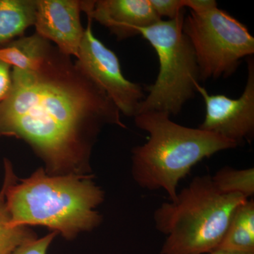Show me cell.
I'll list each match as a JSON object with an SVG mask.
<instances>
[{
	"mask_svg": "<svg viewBox=\"0 0 254 254\" xmlns=\"http://www.w3.org/2000/svg\"><path fill=\"white\" fill-rule=\"evenodd\" d=\"M108 125L127 128L106 93L54 45L36 69L12 68L11 91L0 103V137L26 142L46 173L89 175L93 146Z\"/></svg>",
	"mask_w": 254,
	"mask_h": 254,
	"instance_id": "1",
	"label": "cell"
},
{
	"mask_svg": "<svg viewBox=\"0 0 254 254\" xmlns=\"http://www.w3.org/2000/svg\"><path fill=\"white\" fill-rule=\"evenodd\" d=\"M4 168L5 204L14 226L46 227L72 240L101 223L97 208L105 193L91 174L50 175L41 168L17 182L8 159Z\"/></svg>",
	"mask_w": 254,
	"mask_h": 254,
	"instance_id": "2",
	"label": "cell"
},
{
	"mask_svg": "<svg viewBox=\"0 0 254 254\" xmlns=\"http://www.w3.org/2000/svg\"><path fill=\"white\" fill-rule=\"evenodd\" d=\"M133 118L148 137L131 150L133 180L143 190H163L171 201L176 198L180 182L197 163L237 147L219 135L174 123L163 112H144Z\"/></svg>",
	"mask_w": 254,
	"mask_h": 254,
	"instance_id": "3",
	"label": "cell"
},
{
	"mask_svg": "<svg viewBox=\"0 0 254 254\" xmlns=\"http://www.w3.org/2000/svg\"><path fill=\"white\" fill-rule=\"evenodd\" d=\"M240 194H222L211 176L194 177L174 200L153 213L155 228L166 238L160 254H205L217 250L234 213L247 201Z\"/></svg>",
	"mask_w": 254,
	"mask_h": 254,
	"instance_id": "4",
	"label": "cell"
},
{
	"mask_svg": "<svg viewBox=\"0 0 254 254\" xmlns=\"http://www.w3.org/2000/svg\"><path fill=\"white\" fill-rule=\"evenodd\" d=\"M185 10L174 19L160 20L138 30L140 36L156 52L159 72L138 113L158 111L177 115L184 105L195 96L200 84V72L195 53L182 31Z\"/></svg>",
	"mask_w": 254,
	"mask_h": 254,
	"instance_id": "5",
	"label": "cell"
},
{
	"mask_svg": "<svg viewBox=\"0 0 254 254\" xmlns=\"http://www.w3.org/2000/svg\"><path fill=\"white\" fill-rule=\"evenodd\" d=\"M182 31L194 51L200 81L230 77L254 54V38L247 26L218 7L200 14L190 11Z\"/></svg>",
	"mask_w": 254,
	"mask_h": 254,
	"instance_id": "6",
	"label": "cell"
},
{
	"mask_svg": "<svg viewBox=\"0 0 254 254\" xmlns=\"http://www.w3.org/2000/svg\"><path fill=\"white\" fill-rule=\"evenodd\" d=\"M84 30L76 64L109 97L120 113L134 118L145 97V88L127 79L118 57L95 36L91 18Z\"/></svg>",
	"mask_w": 254,
	"mask_h": 254,
	"instance_id": "7",
	"label": "cell"
},
{
	"mask_svg": "<svg viewBox=\"0 0 254 254\" xmlns=\"http://www.w3.org/2000/svg\"><path fill=\"white\" fill-rule=\"evenodd\" d=\"M248 77L242 95L231 98L223 94H210L198 85L205 107L200 129L226 138L239 145L251 143L254 136V60L247 58Z\"/></svg>",
	"mask_w": 254,
	"mask_h": 254,
	"instance_id": "8",
	"label": "cell"
},
{
	"mask_svg": "<svg viewBox=\"0 0 254 254\" xmlns=\"http://www.w3.org/2000/svg\"><path fill=\"white\" fill-rule=\"evenodd\" d=\"M81 12L78 0H37L36 33L63 54L76 58L85 30Z\"/></svg>",
	"mask_w": 254,
	"mask_h": 254,
	"instance_id": "9",
	"label": "cell"
},
{
	"mask_svg": "<svg viewBox=\"0 0 254 254\" xmlns=\"http://www.w3.org/2000/svg\"><path fill=\"white\" fill-rule=\"evenodd\" d=\"M81 10L87 17L108 28L118 41L138 36L140 28L162 20L149 0L81 1Z\"/></svg>",
	"mask_w": 254,
	"mask_h": 254,
	"instance_id": "10",
	"label": "cell"
},
{
	"mask_svg": "<svg viewBox=\"0 0 254 254\" xmlns=\"http://www.w3.org/2000/svg\"><path fill=\"white\" fill-rule=\"evenodd\" d=\"M37 0H0V47L34 26Z\"/></svg>",
	"mask_w": 254,
	"mask_h": 254,
	"instance_id": "11",
	"label": "cell"
},
{
	"mask_svg": "<svg viewBox=\"0 0 254 254\" xmlns=\"http://www.w3.org/2000/svg\"><path fill=\"white\" fill-rule=\"evenodd\" d=\"M51 45L36 33L32 36H22L0 47V60L18 69H36Z\"/></svg>",
	"mask_w": 254,
	"mask_h": 254,
	"instance_id": "12",
	"label": "cell"
},
{
	"mask_svg": "<svg viewBox=\"0 0 254 254\" xmlns=\"http://www.w3.org/2000/svg\"><path fill=\"white\" fill-rule=\"evenodd\" d=\"M217 250L254 254L253 199L247 200L237 208Z\"/></svg>",
	"mask_w": 254,
	"mask_h": 254,
	"instance_id": "13",
	"label": "cell"
},
{
	"mask_svg": "<svg viewBox=\"0 0 254 254\" xmlns=\"http://www.w3.org/2000/svg\"><path fill=\"white\" fill-rule=\"evenodd\" d=\"M212 180L222 194H240L247 199L254 195V168L238 170L224 167L217 172Z\"/></svg>",
	"mask_w": 254,
	"mask_h": 254,
	"instance_id": "14",
	"label": "cell"
},
{
	"mask_svg": "<svg viewBox=\"0 0 254 254\" xmlns=\"http://www.w3.org/2000/svg\"><path fill=\"white\" fill-rule=\"evenodd\" d=\"M27 227H15L11 224L5 204V186L0 190V254H11L19 246L36 238Z\"/></svg>",
	"mask_w": 254,
	"mask_h": 254,
	"instance_id": "15",
	"label": "cell"
},
{
	"mask_svg": "<svg viewBox=\"0 0 254 254\" xmlns=\"http://www.w3.org/2000/svg\"><path fill=\"white\" fill-rule=\"evenodd\" d=\"M58 233L51 232L41 238L33 239L19 246L11 254H47L48 249Z\"/></svg>",
	"mask_w": 254,
	"mask_h": 254,
	"instance_id": "16",
	"label": "cell"
},
{
	"mask_svg": "<svg viewBox=\"0 0 254 254\" xmlns=\"http://www.w3.org/2000/svg\"><path fill=\"white\" fill-rule=\"evenodd\" d=\"M152 7L157 15L163 19L168 20L177 17L182 11H185L184 0H149Z\"/></svg>",
	"mask_w": 254,
	"mask_h": 254,
	"instance_id": "17",
	"label": "cell"
},
{
	"mask_svg": "<svg viewBox=\"0 0 254 254\" xmlns=\"http://www.w3.org/2000/svg\"><path fill=\"white\" fill-rule=\"evenodd\" d=\"M11 66L0 60V103L6 99L12 87Z\"/></svg>",
	"mask_w": 254,
	"mask_h": 254,
	"instance_id": "18",
	"label": "cell"
},
{
	"mask_svg": "<svg viewBox=\"0 0 254 254\" xmlns=\"http://www.w3.org/2000/svg\"><path fill=\"white\" fill-rule=\"evenodd\" d=\"M185 8L190 9V12L196 14H203L218 8L215 0H184Z\"/></svg>",
	"mask_w": 254,
	"mask_h": 254,
	"instance_id": "19",
	"label": "cell"
},
{
	"mask_svg": "<svg viewBox=\"0 0 254 254\" xmlns=\"http://www.w3.org/2000/svg\"><path fill=\"white\" fill-rule=\"evenodd\" d=\"M206 254H241L236 252H229V251L216 250Z\"/></svg>",
	"mask_w": 254,
	"mask_h": 254,
	"instance_id": "20",
	"label": "cell"
}]
</instances>
